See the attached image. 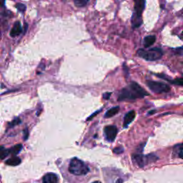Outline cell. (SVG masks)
I'll use <instances>...</instances> for the list:
<instances>
[{
    "label": "cell",
    "mask_w": 183,
    "mask_h": 183,
    "mask_svg": "<svg viewBox=\"0 0 183 183\" xmlns=\"http://www.w3.org/2000/svg\"><path fill=\"white\" fill-rule=\"evenodd\" d=\"M99 112H100V111H97V112H95V113H94V114H92V116H91V117H89V118H88V119H88V120H89V119H92V117H94V116H95V115H96L97 113H99Z\"/></svg>",
    "instance_id": "25"
},
{
    "label": "cell",
    "mask_w": 183,
    "mask_h": 183,
    "mask_svg": "<svg viewBox=\"0 0 183 183\" xmlns=\"http://www.w3.org/2000/svg\"><path fill=\"white\" fill-rule=\"evenodd\" d=\"M170 83L173 85H180V86H182L183 87V77H181V78H178L175 79V80H172Z\"/></svg>",
    "instance_id": "18"
},
{
    "label": "cell",
    "mask_w": 183,
    "mask_h": 183,
    "mask_svg": "<svg viewBox=\"0 0 183 183\" xmlns=\"http://www.w3.org/2000/svg\"><path fill=\"white\" fill-rule=\"evenodd\" d=\"M149 94L138 83L132 82L127 87L122 89L119 92L118 100H133L137 98L147 96Z\"/></svg>",
    "instance_id": "2"
},
{
    "label": "cell",
    "mask_w": 183,
    "mask_h": 183,
    "mask_svg": "<svg viewBox=\"0 0 183 183\" xmlns=\"http://www.w3.org/2000/svg\"><path fill=\"white\" fill-rule=\"evenodd\" d=\"M60 182V178L55 173H47L42 178V183H59Z\"/></svg>",
    "instance_id": "7"
},
{
    "label": "cell",
    "mask_w": 183,
    "mask_h": 183,
    "mask_svg": "<svg viewBox=\"0 0 183 183\" xmlns=\"http://www.w3.org/2000/svg\"><path fill=\"white\" fill-rule=\"evenodd\" d=\"M177 147H178V156L179 157L182 158L183 159V144L182 145H179L177 146Z\"/></svg>",
    "instance_id": "21"
},
{
    "label": "cell",
    "mask_w": 183,
    "mask_h": 183,
    "mask_svg": "<svg viewBox=\"0 0 183 183\" xmlns=\"http://www.w3.org/2000/svg\"><path fill=\"white\" fill-rule=\"evenodd\" d=\"M24 140H27L28 135H29V133H28V129H24Z\"/></svg>",
    "instance_id": "24"
},
{
    "label": "cell",
    "mask_w": 183,
    "mask_h": 183,
    "mask_svg": "<svg viewBox=\"0 0 183 183\" xmlns=\"http://www.w3.org/2000/svg\"><path fill=\"white\" fill-rule=\"evenodd\" d=\"M21 123V119H19V118H15V119H13L11 123H9V127L11 128V127H15V126L19 125V124Z\"/></svg>",
    "instance_id": "19"
},
{
    "label": "cell",
    "mask_w": 183,
    "mask_h": 183,
    "mask_svg": "<svg viewBox=\"0 0 183 183\" xmlns=\"http://www.w3.org/2000/svg\"><path fill=\"white\" fill-rule=\"evenodd\" d=\"M131 22H132V26H133V28L140 27L142 24V15H137V14H136L134 12L133 16H132Z\"/></svg>",
    "instance_id": "9"
},
{
    "label": "cell",
    "mask_w": 183,
    "mask_h": 183,
    "mask_svg": "<svg viewBox=\"0 0 183 183\" xmlns=\"http://www.w3.org/2000/svg\"><path fill=\"white\" fill-rule=\"evenodd\" d=\"M21 163V160L17 157H13L6 161V164L10 166H17Z\"/></svg>",
    "instance_id": "13"
},
{
    "label": "cell",
    "mask_w": 183,
    "mask_h": 183,
    "mask_svg": "<svg viewBox=\"0 0 183 183\" xmlns=\"http://www.w3.org/2000/svg\"><path fill=\"white\" fill-rule=\"evenodd\" d=\"M22 149V145H20V144H18V145H16L14 147H12L11 149L9 150V153H11L12 154H17L19 152L21 151Z\"/></svg>",
    "instance_id": "15"
},
{
    "label": "cell",
    "mask_w": 183,
    "mask_h": 183,
    "mask_svg": "<svg viewBox=\"0 0 183 183\" xmlns=\"http://www.w3.org/2000/svg\"><path fill=\"white\" fill-rule=\"evenodd\" d=\"M123 151H124V149H123V147H115V149L113 150V152L116 154H120V153H122V152H123Z\"/></svg>",
    "instance_id": "22"
},
{
    "label": "cell",
    "mask_w": 183,
    "mask_h": 183,
    "mask_svg": "<svg viewBox=\"0 0 183 183\" xmlns=\"http://www.w3.org/2000/svg\"><path fill=\"white\" fill-rule=\"evenodd\" d=\"M75 6L79 7H85V5L88 3V1H85V0H76V1L74 2Z\"/></svg>",
    "instance_id": "17"
},
{
    "label": "cell",
    "mask_w": 183,
    "mask_h": 183,
    "mask_svg": "<svg viewBox=\"0 0 183 183\" xmlns=\"http://www.w3.org/2000/svg\"><path fill=\"white\" fill-rule=\"evenodd\" d=\"M155 110H152V111H150V112H148V115H151L152 113H154L155 112Z\"/></svg>",
    "instance_id": "26"
},
{
    "label": "cell",
    "mask_w": 183,
    "mask_h": 183,
    "mask_svg": "<svg viewBox=\"0 0 183 183\" xmlns=\"http://www.w3.org/2000/svg\"><path fill=\"white\" fill-rule=\"evenodd\" d=\"M92 183H101V182H99V181H95V182H92Z\"/></svg>",
    "instance_id": "29"
},
{
    "label": "cell",
    "mask_w": 183,
    "mask_h": 183,
    "mask_svg": "<svg viewBox=\"0 0 183 183\" xmlns=\"http://www.w3.org/2000/svg\"><path fill=\"white\" fill-rule=\"evenodd\" d=\"M105 135L109 142H113L117 135V128L115 125H109L105 127Z\"/></svg>",
    "instance_id": "6"
},
{
    "label": "cell",
    "mask_w": 183,
    "mask_h": 183,
    "mask_svg": "<svg viewBox=\"0 0 183 183\" xmlns=\"http://www.w3.org/2000/svg\"><path fill=\"white\" fill-rule=\"evenodd\" d=\"M117 183H123V180H117Z\"/></svg>",
    "instance_id": "28"
},
{
    "label": "cell",
    "mask_w": 183,
    "mask_h": 183,
    "mask_svg": "<svg viewBox=\"0 0 183 183\" xmlns=\"http://www.w3.org/2000/svg\"><path fill=\"white\" fill-rule=\"evenodd\" d=\"M135 118V111H130L129 112L126 114L125 117H124V123L123 127L127 128L130 123L133 122Z\"/></svg>",
    "instance_id": "8"
},
{
    "label": "cell",
    "mask_w": 183,
    "mask_h": 183,
    "mask_svg": "<svg viewBox=\"0 0 183 183\" xmlns=\"http://www.w3.org/2000/svg\"><path fill=\"white\" fill-rule=\"evenodd\" d=\"M9 154V150L6 149L5 147L0 146V160L5 159V157H7L8 154Z\"/></svg>",
    "instance_id": "16"
},
{
    "label": "cell",
    "mask_w": 183,
    "mask_h": 183,
    "mask_svg": "<svg viewBox=\"0 0 183 183\" xmlns=\"http://www.w3.org/2000/svg\"><path fill=\"white\" fill-rule=\"evenodd\" d=\"M147 85L150 90L155 93L168 92L170 90V87L169 85L160 82L149 80L147 82Z\"/></svg>",
    "instance_id": "5"
},
{
    "label": "cell",
    "mask_w": 183,
    "mask_h": 183,
    "mask_svg": "<svg viewBox=\"0 0 183 183\" xmlns=\"http://www.w3.org/2000/svg\"><path fill=\"white\" fill-rule=\"evenodd\" d=\"M21 32H22L21 24H20L19 22H17L15 24H14L13 27H12L11 32H10V35H11V36H12V37H15V36L19 35Z\"/></svg>",
    "instance_id": "11"
},
{
    "label": "cell",
    "mask_w": 183,
    "mask_h": 183,
    "mask_svg": "<svg viewBox=\"0 0 183 183\" xmlns=\"http://www.w3.org/2000/svg\"><path fill=\"white\" fill-rule=\"evenodd\" d=\"M132 158H133L134 162L140 167H142L148 163L155 162L158 159L157 157L153 154H150L145 156L140 154H134L132 156Z\"/></svg>",
    "instance_id": "4"
},
{
    "label": "cell",
    "mask_w": 183,
    "mask_h": 183,
    "mask_svg": "<svg viewBox=\"0 0 183 183\" xmlns=\"http://www.w3.org/2000/svg\"><path fill=\"white\" fill-rule=\"evenodd\" d=\"M180 39H182V40H183V32H182V33H181V34H180Z\"/></svg>",
    "instance_id": "27"
},
{
    "label": "cell",
    "mask_w": 183,
    "mask_h": 183,
    "mask_svg": "<svg viewBox=\"0 0 183 183\" xmlns=\"http://www.w3.org/2000/svg\"><path fill=\"white\" fill-rule=\"evenodd\" d=\"M111 95H112L111 92L105 93V94L103 95V98L105 99H109V97H110V96H111Z\"/></svg>",
    "instance_id": "23"
},
{
    "label": "cell",
    "mask_w": 183,
    "mask_h": 183,
    "mask_svg": "<svg viewBox=\"0 0 183 183\" xmlns=\"http://www.w3.org/2000/svg\"><path fill=\"white\" fill-rule=\"evenodd\" d=\"M15 7L19 12H24L26 10V9H27V7H26L25 5H23V4H20V3H17Z\"/></svg>",
    "instance_id": "20"
},
{
    "label": "cell",
    "mask_w": 183,
    "mask_h": 183,
    "mask_svg": "<svg viewBox=\"0 0 183 183\" xmlns=\"http://www.w3.org/2000/svg\"><path fill=\"white\" fill-rule=\"evenodd\" d=\"M137 54L147 61H156L162 58L163 52L160 48H152L149 50L140 49L137 50Z\"/></svg>",
    "instance_id": "3"
},
{
    "label": "cell",
    "mask_w": 183,
    "mask_h": 183,
    "mask_svg": "<svg viewBox=\"0 0 183 183\" xmlns=\"http://www.w3.org/2000/svg\"><path fill=\"white\" fill-rule=\"evenodd\" d=\"M90 168L87 164L77 157L72 158L69 162L64 179L69 183H85L91 178Z\"/></svg>",
    "instance_id": "1"
},
{
    "label": "cell",
    "mask_w": 183,
    "mask_h": 183,
    "mask_svg": "<svg viewBox=\"0 0 183 183\" xmlns=\"http://www.w3.org/2000/svg\"><path fill=\"white\" fill-rule=\"evenodd\" d=\"M145 1L143 0H138L135 2V13L137 15H142V12L144 11L145 7Z\"/></svg>",
    "instance_id": "10"
},
{
    "label": "cell",
    "mask_w": 183,
    "mask_h": 183,
    "mask_svg": "<svg viewBox=\"0 0 183 183\" xmlns=\"http://www.w3.org/2000/svg\"><path fill=\"white\" fill-rule=\"evenodd\" d=\"M155 40L156 36L154 35H150L146 36L144 39V46H145V47H149L152 46L155 42Z\"/></svg>",
    "instance_id": "12"
},
{
    "label": "cell",
    "mask_w": 183,
    "mask_h": 183,
    "mask_svg": "<svg viewBox=\"0 0 183 183\" xmlns=\"http://www.w3.org/2000/svg\"><path fill=\"white\" fill-rule=\"evenodd\" d=\"M119 110V107L117 106V107H114L112 108L109 109V110H107L105 113V117L106 118H109V117H112L113 116H115L116 114L118 113V112Z\"/></svg>",
    "instance_id": "14"
}]
</instances>
